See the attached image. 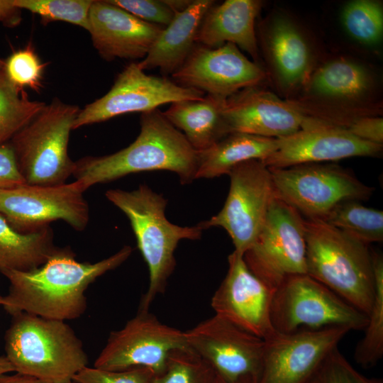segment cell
<instances>
[{"mask_svg":"<svg viewBox=\"0 0 383 383\" xmlns=\"http://www.w3.org/2000/svg\"><path fill=\"white\" fill-rule=\"evenodd\" d=\"M132 250L125 245L109 257L91 263L77 261L70 248H60L35 269L3 271L9 282L3 307L11 316L26 312L65 321L78 318L87 307L85 292L89 286L123 264Z\"/></svg>","mask_w":383,"mask_h":383,"instance_id":"cell-1","label":"cell"},{"mask_svg":"<svg viewBox=\"0 0 383 383\" xmlns=\"http://www.w3.org/2000/svg\"><path fill=\"white\" fill-rule=\"evenodd\" d=\"M140 125L139 135L128 147L110 155L74 161L72 175L84 191L97 184L147 171L174 172L183 184L196 179L198 152L162 112L156 109L142 113Z\"/></svg>","mask_w":383,"mask_h":383,"instance_id":"cell-2","label":"cell"},{"mask_svg":"<svg viewBox=\"0 0 383 383\" xmlns=\"http://www.w3.org/2000/svg\"><path fill=\"white\" fill-rule=\"evenodd\" d=\"M106 199L128 218L138 247L148 265L150 282L138 311H149L155 297L164 293L176 266L174 251L182 240H198L206 230L202 223L180 226L165 216L167 201L147 184L132 191L111 189Z\"/></svg>","mask_w":383,"mask_h":383,"instance_id":"cell-3","label":"cell"},{"mask_svg":"<svg viewBox=\"0 0 383 383\" xmlns=\"http://www.w3.org/2000/svg\"><path fill=\"white\" fill-rule=\"evenodd\" d=\"M5 333V356L16 373L62 383L88 366L82 340L65 321L16 313Z\"/></svg>","mask_w":383,"mask_h":383,"instance_id":"cell-4","label":"cell"},{"mask_svg":"<svg viewBox=\"0 0 383 383\" xmlns=\"http://www.w3.org/2000/svg\"><path fill=\"white\" fill-rule=\"evenodd\" d=\"M304 223L306 274L367 315L374 296L369 245L323 221Z\"/></svg>","mask_w":383,"mask_h":383,"instance_id":"cell-5","label":"cell"},{"mask_svg":"<svg viewBox=\"0 0 383 383\" xmlns=\"http://www.w3.org/2000/svg\"><path fill=\"white\" fill-rule=\"evenodd\" d=\"M79 111L76 105L53 99L11 140L26 184L59 185L72 175L74 161L68 155V142Z\"/></svg>","mask_w":383,"mask_h":383,"instance_id":"cell-6","label":"cell"},{"mask_svg":"<svg viewBox=\"0 0 383 383\" xmlns=\"http://www.w3.org/2000/svg\"><path fill=\"white\" fill-rule=\"evenodd\" d=\"M304 99L292 100L306 116L326 124L347 128L355 119L379 116L372 101V73L357 62L339 57L313 71L304 86Z\"/></svg>","mask_w":383,"mask_h":383,"instance_id":"cell-7","label":"cell"},{"mask_svg":"<svg viewBox=\"0 0 383 383\" xmlns=\"http://www.w3.org/2000/svg\"><path fill=\"white\" fill-rule=\"evenodd\" d=\"M367 315L307 274L293 276L274 292L271 322L280 333L344 326L364 330Z\"/></svg>","mask_w":383,"mask_h":383,"instance_id":"cell-8","label":"cell"},{"mask_svg":"<svg viewBox=\"0 0 383 383\" xmlns=\"http://www.w3.org/2000/svg\"><path fill=\"white\" fill-rule=\"evenodd\" d=\"M269 169L275 195L308 220L323 221L340 202L367 200L374 190L350 170L335 164Z\"/></svg>","mask_w":383,"mask_h":383,"instance_id":"cell-9","label":"cell"},{"mask_svg":"<svg viewBox=\"0 0 383 383\" xmlns=\"http://www.w3.org/2000/svg\"><path fill=\"white\" fill-rule=\"evenodd\" d=\"M304 222L275 195L255 241L243 255L250 270L274 289L289 277L306 274Z\"/></svg>","mask_w":383,"mask_h":383,"instance_id":"cell-10","label":"cell"},{"mask_svg":"<svg viewBox=\"0 0 383 383\" xmlns=\"http://www.w3.org/2000/svg\"><path fill=\"white\" fill-rule=\"evenodd\" d=\"M229 192L222 209L201 221L205 229L221 227L231 237L234 251L244 255L255 241L275 196L270 170L261 160L235 166L228 174Z\"/></svg>","mask_w":383,"mask_h":383,"instance_id":"cell-11","label":"cell"},{"mask_svg":"<svg viewBox=\"0 0 383 383\" xmlns=\"http://www.w3.org/2000/svg\"><path fill=\"white\" fill-rule=\"evenodd\" d=\"M84 190L76 180L53 186L23 184L0 189V214L17 231H38L62 220L77 231L89 221Z\"/></svg>","mask_w":383,"mask_h":383,"instance_id":"cell-12","label":"cell"},{"mask_svg":"<svg viewBox=\"0 0 383 383\" xmlns=\"http://www.w3.org/2000/svg\"><path fill=\"white\" fill-rule=\"evenodd\" d=\"M200 90L181 86L166 77L147 74L137 62L126 66L110 90L80 110L73 129L128 113H145L182 100L204 97Z\"/></svg>","mask_w":383,"mask_h":383,"instance_id":"cell-13","label":"cell"},{"mask_svg":"<svg viewBox=\"0 0 383 383\" xmlns=\"http://www.w3.org/2000/svg\"><path fill=\"white\" fill-rule=\"evenodd\" d=\"M187 347L184 331L162 323L149 311H138L123 328L110 333L94 367L111 371L143 367L157 375L164 371L171 351Z\"/></svg>","mask_w":383,"mask_h":383,"instance_id":"cell-14","label":"cell"},{"mask_svg":"<svg viewBox=\"0 0 383 383\" xmlns=\"http://www.w3.org/2000/svg\"><path fill=\"white\" fill-rule=\"evenodd\" d=\"M184 333L189 347L220 378L228 382L244 379L257 382L264 339L216 314Z\"/></svg>","mask_w":383,"mask_h":383,"instance_id":"cell-15","label":"cell"},{"mask_svg":"<svg viewBox=\"0 0 383 383\" xmlns=\"http://www.w3.org/2000/svg\"><path fill=\"white\" fill-rule=\"evenodd\" d=\"M350 331L344 326L292 333L274 331L264 339L256 383H309L324 359Z\"/></svg>","mask_w":383,"mask_h":383,"instance_id":"cell-16","label":"cell"},{"mask_svg":"<svg viewBox=\"0 0 383 383\" xmlns=\"http://www.w3.org/2000/svg\"><path fill=\"white\" fill-rule=\"evenodd\" d=\"M177 84L222 99L266 79L265 70L234 44L217 48L196 44L182 67L171 75Z\"/></svg>","mask_w":383,"mask_h":383,"instance_id":"cell-17","label":"cell"},{"mask_svg":"<svg viewBox=\"0 0 383 383\" xmlns=\"http://www.w3.org/2000/svg\"><path fill=\"white\" fill-rule=\"evenodd\" d=\"M222 114L228 133L270 138H284L321 123L304 114L292 100H282L259 86L243 89L224 99Z\"/></svg>","mask_w":383,"mask_h":383,"instance_id":"cell-18","label":"cell"},{"mask_svg":"<svg viewBox=\"0 0 383 383\" xmlns=\"http://www.w3.org/2000/svg\"><path fill=\"white\" fill-rule=\"evenodd\" d=\"M228 262L227 274L211 298V307L216 315L265 339L275 331L271 322L274 289L250 270L243 255L233 251Z\"/></svg>","mask_w":383,"mask_h":383,"instance_id":"cell-19","label":"cell"},{"mask_svg":"<svg viewBox=\"0 0 383 383\" xmlns=\"http://www.w3.org/2000/svg\"><path fill=\"white\" fill-rule=\"evenodd\" d=\"M382 145L365 141L347 128L321 123L280 138L278 149L262 162L268 167L380 155Z\"/></svg>","mask_w":383,"mask_h":383,"instance_id":"cell-20","label":"cell"},{"mask_svg":"<svg viewBox=\"0 0 383 383\" xmlns=\"http://www.w3.org/2000/svg\"><path fill=\"white\" fill-rule=\"evenodd\" d=\"M164 28L140 20L109 0H94L89 9L88 32L106 61L143 60Z\"/></svg>","mask_w":383,"mask_h":383,"instance_id":"cell-21","label":"cell"},{"mask_svg":"<svg viewBox=\"0 0 383 383\" xmlns=\"http://www.w3.org/2000/svg\"><path fill=\"white\" fill-rule=\"evenodd\" d=\"M260 35L279 88L286 93L303 88L313 72L314 60L301 28L289 18L277 16L260 26Z\"/></svg>","mask_w":383,"mask_h":383,"instance_id":"cell-22","label":"cell"},{"mask_svg":"<svg viewBox=\"0 0 383 383\" xmlns=\"http://www.w3.org/2000/svg\"><path fill=\"white\" fill-rule=\"evenodd\" d=\"M262 6V2L259 0H226L218 5L214 3L201 20L196 43L209 48L233 43L257 63L255 22Z\"/></svg>","mask_w":383,"mask_h":383,"instance_id":"cell-23","label":"cell"},{"mask_svg":"<svg viewBox=\"0 0 383 383\" xmlns=\"http://www.w3.org/2000/svg\"><path fill=\"white\" fill-rule=\"evenodd\" d=\"M212 0H193L184 11L177 13L165 27L148 55L137 62L145 70L159 68L164 75L178 70L196 43V36L201 20L214 4Z\"/></svg>","mask_w":383,"mask_h":383,"instance_id":"cell-24","label":"cell"},{"mask_svg":"<svg viewBox=\"0 0 383 383\" xmlns=\"http://www.w3.org/2000/svg\"><path fill=\"white\" fill-rule=\"evenodd\" d=\"M223 100L206 94L201 99L172 102L162 113L195 150L204 151L229 134L222 114Z\"/></svg>","mask_w":383,"mask_h":383,"instance_id":"cell-25","label":"cell"},{"mask_svg":"<svg viewBox=\"0 0 383 383\" xmlns=\"http://www.w3.org/2000/svg\"><path fill=\"white\" fill-rule=\"evenodd\" d=\"M280 145V138H270L233 132L210 148L197 152V179H212L228 174L237 165L245 161L264 160Z\"/></svg>","mask_w":383,"mask_h":383,"instance_id":"cell-26","label":"cell"},{"mask_svg":"<svg viewBox=\"0 0 383 383\" xmlns=\"http://www.w3.org/2000/svg\"><path fill=\"white\" fill-rule=\"evenodd\" d=\"M60 247L55 245L52 228L22 233L0 214V272L28 271L43 265Z\"/></svg>","mask_w":383,"mask_h":383,"instance_id":"cell-27","label":"cell"},{"mask_svg":"<svg viewBox=\"0 0 383 383\" xmlns=\"http://www.w3.org/2000/svg\"><path fill=\"white\" fill-rule=\"evenodd\" d=\"M326 223L369 245L383 240V212L360 201L340 202L328 213Z\"/></svg>","mask_w":383,"mask_h":383,"instance_id":"cell-28","label":"cell"},{"mask_svg":"<svg viewBox=\"0 0 383 383\" xmlns=\"http://www.w3.org/2000/svg\"><path fill=\"white\" fill-rule=\"evenodd\" d=\"M374 296L367 314L365 335L357 343L354 357L365 368L374 367L383 355V258L372 252Z\"/></svg>","mask_w":383,"mask_h":383,"instance_id":"cell-29","label":"cell"},{"mask_svg":"<svg viewBox=\"0 0 383 383\" xmlns=\"http://www.w3.org/2000/svg\"><path fill=\"white\" fill-rule=\"evenodd\" d=\"M45 106L30 100L24 90L0 74V145L9 143Z\"/></svg>","mask_w":383,"mask_h":383,"instance_id":"cell-30","label":"cell"},{"mask_svg":"<svg viewBox=\"0 0 383 383\" xmlns=\"http://www.w3.org/2000/svg\"><path fill=\"white\" fill-rule=\"evenodd\" d=\"M341 21L354 40L366 45L378 43L383 34V9L374 0H355L348 3L341 13Z\"/></svg>","mask_w":383,"mask_h":383,"instance_id":"cell-31","label":"cell"},{"mask_svg":"<svg viewBox=\"0 0 383 383\" xmlns=\"http://www.w3.org/2000/svg\"><path fill=\"white\" fill-rule=\"evenodd\" d=\"M212 367L189 347L173 350L164 371L155 375L153 383H216Z\"/></svg>","mask_w":383,"mask_h":383,"instance_id":"cell-32","label":"cell"},{"mask_svg":"<svg viewBox=\"0 0 383 383\" xmlns=\"http://www.w3.org/2000/svg\"><path fill=\"white\" fill-rule=\"evenodd\" d=\"M93 0H13L14 4L38 15L44 25L65 21L89 30V13Z\"/></svg>","mask_w":383,"mask_h":383,"instance_id":"cell-33","label":"cell"},{"mask_svg":"<svg viewBox=\"0 0 383 383\" xmlns=\"http://www.w3.org/2000/svg\"><path fill=\"white\" fill-rule=\"evenodd\" d=\"M43 64L30 44L14 51L4 60V72L8 80L23 90L28 87L39 91L42 86Z\"/></svg>","mask_w":383,"mask_h":383,"instance_id":"cell-34","label":"cell"},{"mask_svg":"<svg viewBox=\"0 0 383 383\" xmlns=\"http://www.w3.org/2000/svg\"><path fill=\"white\" fill-rule=\"evenodd\" d=\"M309 383H382V381L367 378L360 373L336 347L324 359Z\"/></svg>","mask_w":383,"mask_h":383,"instance_id":"cell-35","label":"cell"},{"mask_svg":"<svg viewBox=\"0 0 383 383\" xmlns=\"http://www.w3.org/2000/svg\"><path fill=\"white\" fill-rule=\"evenodd\" d=\"M155 373L149 368L133 367L111 371L86 367L76 374L75 383H153Z\"/></svg>","mask_w":383,"mask_h":383,"instance_id":"cell-36","label":"cell"},{"mask_svg":"<svg viewBox=\"0 0 383 383\" xmlns=\"http://www.w3.org/2000/svg\"><path fill=\"white\" fill-rule=\"evenodd\" d=\"M145 22L166 27L175 16L165 0H109Z\"/></svg>","mask_w":383,"mask_h":383,"instance_id":"cell-37","label":"cell"},{"mask_svg":"<svg viewBox=\"0 0 383 383\" xmlns=\"http://www.w3.org/2000/svg\"><path fill=\"white\" fill-rule=\"evenodd\" d=\"M346 128L360 139L382 145L383 119L380 116H369L357 118Z\"/></svg>","mask_w":383,"mask_h":383,"instance_id":"cell-38","label":"cell"},{"mask_svg":"<svg viewBox=\"0 0 383 383\" xmlns=\"http://www.w3.org/2000/svg\"><path fill=\"white\" fill-rule=\"evenodd\" d=\"M26 184L16 165L10 143L0 145V189Z\"/></svg>","mask_w":383,"mask_h":383,"instance_id":"cell-39","label":"cell"},{"mask_svg":"<svg viewBox=\"0 0 383 383\" xmlns=\"http://www.w3.org/2000/svg\"><path fill=\"white\" fill-rule=\"evenodd\" d=\"M21 20V9L14 4L13 0H0V22L4 26L16 27Z\"/></svg>","mask_w":383,"mask_h":383,"instance_id":"cell-40","label":"cell"},{"mask_svg":"<svg viewBox=\"0 0 383 383\" xmlns=\"http://www.w3.org/2000/svg\"><path fill=\"white\" fill-rule=\"evenodd\" d=\"M0 383H52L45 382L32 377L16 373L14 374H4L0 377ZM62 383H75L74 381H69Z\"/></svg>","mask_w":383,"mask_h":383,"instance_id":"cell-41","label":"cell"},{"mask_svg":"<svg viewBox=\"0 0 383 383\" xmlns=\"http://www.w3.org/2000/svg\"><path fill=\"white\" fill-rule=\"evenodd\" d=\"M165 1L177 14L186 10L191 5L193 0H165Z\"/></svg>","mask_w":383,"mask_h":383,"instance_id":"cell-42","label":"cell"},{"mask_svg":"<svg viewBox=\"0 0 383 383\" xmlns=\"http://www.w3.org/2000/svg\"><path fill=\"white\" fill-rule=\"evenodd\" d=\"M12 372H14L13 367L7 357L5 355L0 356V377Z\"/></svg>","mask_w":383,"mask_h":383,"instance_id":"cell-43","label":"cell"},{"mask_svg":"<svg viewBox=\"0 0 383 383\" xmlns=\"http://www.w3.org/2000/svg\"><path fill=\"white\" fill-rule=\"evenodd\" d=\"M216 383H255V382L253 381L249 380V379L240 380V381H238V382H228L222 379L221 378H220L218 376H217Z\"/></svg>","mask_w":383,"mask_h":383,"instance_id":"cell-44","label":"cell"},{"mask_svg":"<svg viewBox=\"0 0 383 383\" xmlns=\"http://www.w3.org/2000/svg\"><path fill=\"white\" fill-rule=\"evenodd\" d=\"M4 60L0 58V74L4 72Z\"/></svg>","mask_w":383,"mask_h":383,"instance_id":"cell-45","label":"cell"},{"mask_svg":"<svg viewBox=\"0 0 383 383\" xmlns=\"http://www.w3.org/2000/svg\"><path fill=\"white\" fill-rule=\"evenodd\" d=\"M4 304H5L4 296H2L0 294V305L3 306Z\"/></svg>","mask_w":383,"mask_h":383,"instance_id":"cell-46","label":"cell"}]
</instances>
